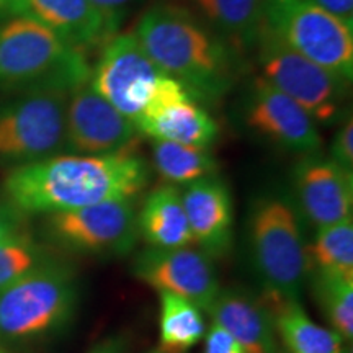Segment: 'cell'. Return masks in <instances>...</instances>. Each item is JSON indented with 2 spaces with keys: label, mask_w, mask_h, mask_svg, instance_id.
<instances>
[{
  "label": "cell",
  "mask_w": 353,
  "mask_h": 353,
  "mask_svg": "<svg viewBox=\"0 0 353 353\" xmlns=\"http://www.w3.org/2000/svg\"><path fill=\"white\" fill-rule=\"evenodd\" d=\"M151 167L126 148L101 156H57L13 167L3 180L7 203L20 214H52L114 200H136Z\"/></svg>",
  "instance_id": "6da1fadb"
},
{
  "label": "cell",
  "mask_w": 353,
  "mask_h": 353,
  "mask_svg": "<svg viewBox=\"0 0 353 353\" xmlns=\"http://www.w3.org/2000/svg\"><path fill=\"white\" fill-rule=\"evenodd\" d=\"M134 33L157 68L198 101L224 99L245 72L244 52L172 0L154 3Z\"/></svg>",
  "instance_id": "7a4b0ae2"
},
{
  "label": "cell",
  "mask_w": 353,
  "mask_h": 353,
  "mask_svg": "<svg viewBox=\"0 0 353 353\" xmlns=\"http://www.w3.org/2000/svg\"><path fill=\"white\" fill-rule=\"evenodd\" d=\"M304 223L286 193L265 192L250 203L247 257L263 293L301 299L312 268Z\"/></svg>",
  "instance_id": "3957f363"
},
{
  "label": "cell",
  "mask_w": 353,
  "mask_h": 353,
  "mask_svg": "<svg viewBox=\"0 0 353 353\" xmlns=\"http://www.w3.org/2000/svg\"><path fill=\"white\" fill-rule=\"evenodd\" d=\"M85 54L28 17L0 21V92H72L90 79Z\"/></svg>",
  "instance_id": "277c9868"
},
{
  "label": "cell",
  "mask_w": 353,
  "mask_h": 353,
  "mask_svg": "<svg viewBox=\"0 0 353 353\" xmlns=\"http://www.w3.org/2000/svg\"><path fill=\"white\" fill-rule=\"evenodd\" d=\"M81 290L68 265H44L0 290V341L33 342L68 327L76 316Z\"/></svg>",
  "instance_id": "5b68a950"
},
{
  "label": "cell",
  "mask_w": 353,
  "mask_h": 353,
  "mask_svg": "<svg viewBox=\"0 0 353 353\" xmlns=\"http://www.w3.org/2000/svg\"><path fill=\"white\" fill-rule=\"evenodd\" d=\"M263 26L293 51L352 83L353 28L311 0H267Z\"/></svg>",
  "instance_id": "8992f818"
},
{
  "label": "cell",
  "mask_w": 353,
  "mask_h": 353,
  "mask_svg": "<svg viewBox=\"0 0 353 353\" xmlns=\"http://www.w3.org/2000/svg\"><path fill=\"white\" fill-rule=\"evenodd\" d=\"M69 92L32 90L0 101V165L20 167L65 149Z\"/></svg>",
  "instance_id": "52a82bcc"
},
{
  "label": "cell",
  "mask_w": 353,
  "mask_h": 353,
  "mask_svg": "<svg viewBox=\"0 0 353 353\" xmlns=\"http://www.w3.org/2000/svg\"><path fill=\"white\" fill-rule=\"evenodd\" d=\"M255 51L265 81L306 110L316 125H332L345 114L350 82L293 51L265 26Z\"/></svg>",
  "instance_id": "ba28073f"
},
{
  "label": "cell",
  "mask_w": 353,
  "mask_h": 353,
  "mask_svg": "<svg viewBox=\"0 0 353 353\" xmlns=\"http://www.w3.org/2000/svg\"><path fill=\"white\" fill-rule=\"evenodd\" d=\"M52 244L88 257H125L139 241L134 200H114L44 218Z\"/></svg>",
  "instance_id": "9c48e42d"
},
{
  "label": "cell",
  "mask_w": 353,
  "mask_h": 353,
  "mask_svg": "<svg viewBox=\"0 0 353 353\" xmlns=\"http://www.w3.org/2000/svg\"><path fill=\"white\" fill-rule=\"evenodd\" d=\"M162 76L165 74L144 51L136 33L128 32L114 34L103 44L88 83L134 123Z\"/></svg>",
  "instance_id": "30bf717a"
},
{
  "label": "cell",
  "mask_w": 353,
  "mask_h": 353,
  "mask_svg": "<svg viewBox=\"0 0 353 353\" xmlns=\"http://www.w3.org/2000/svg\"><path fill=\"white\" fill-rule=\"evenodd\" d=\"M242 121L257 138L281 151L309 156L322 148L319 128L306 110L262 76L245 88Z\"/></svg>",
  "instance_id": "8fae6325"
},
{
  "label": "cell",
  "mask_w": 353,
  "mask_h": 353,
  "mask_svg": "<svg viewBox=\"0 0 353 353\" xmlns=\"http://www.w3.org/2000/svg\"><path fill=\"white\" fill-rule=\"evenodd\" d=\"M213 262L200 249L190 245L175 249L145 247L132 259L131 272L159 293L176 294L208 312L223 290Z\"/></svg>",
  "instance_id": "7c38bea8"
},
{
  "label": "cell",
  "mask_w": 353,
  "mask_h": 353,
  "mask_svg": "<svg viewBox=\"0 0 353 353\" xmlns=\"http://www.w3.org/2000/svg\"><path fill=\"white\" fill-rule=\"evenodd\" d=\"M138 132L154 141H170L211 148L219 138V125L208 110L174 77L162 76L143 113L134 121Z\"/></svg>",
  "instance_id": "4fadbf2b"
},
{
  "label": "cell",
  "mask_w": 353,
  "mask_h": 353,
  "mask_svg": "<svg viewBox=\"0 0 353 353\" xmlns=\"http://www.w3.org/2000/svg\"><path fill=\"white\" fill-rule=\"evenodd\" d=\"M138 130L88 82L69 94L65 107V149L83 156L113 154L132 145Z\"/></svg>",
  "instance_id": "5bb4252c"
},
{
  "label": "cell",
  "mask_w": 353,
  "mask_h": 353,
  "mask_svg": "<svg viewBox=\"0 0 353 353\" xmlns=\"http://www.w3.org/2000/svg\"><path fill=\"white\" fill-rule=\"evenodd\" d=\"M293 200L304 221L316 229L352 218L353 170L319 152L303 156L291 172Z\"/></svg>",
  "instance_id": "9a60e30c"
},
{
  "label": "cell",
  "mask_w": 353,
  "mask_h": 353,
  "mask_svg": "<svg viewBox=\"0 0 353 353\" xmlns=\"http://www.w3.org/2000/svg\"><path fill=\"white\" fill-rule=\"evenodd\" d=\"M182 201L193 244L213 260L226 257L234 242V205L228 183L218 175L196 180L183 190Z\"/></svg>",
  "instance_id": "2e32d148"
},
{
  "label": "cell",
  "mask_w": 353,
  "mask_h": 353,
  "mask_svg": "<svg viewBox=\"0 0 353 353\" xmlns=\"http://www.w3.org/2000/svg\"><path fill=\"white\" fill-rule=\"evenodd\" d=\"M13 17L37 20L82 54L114 37L92 0H19Z\"/></svg>",
  "instance_id": "e0dca14e"
},
{
  "label": "cell",
  "mask_w": 353,
  "mask_h": 353,
  "mask_svg": "<svg viewBox=\"0 0 353 353\" xmlns=\"http://www.w3.org/2000/svg\"><path fill=\"white\" fill-rule=\"evenodd\" d=\"M211 321L224 329L245 353H283L262 298L241 288L221 290L208 311Z\"/></svg>",
  "instance_id": "ac0fdd59"
},
{
  "label": "cell",
  "mask_w": 353,
  "mask_h": 353,
  "mask_svg": "<svg viewBox=\"0 0 353 353\" xmlns=\"http://www.w3.org/2000/svg\"><path fill=\"white\" fill-rule=\"evenodd\" d=\"M273 327L288 353H347L345 341L332 329L322 327L306 314L301 299L262 294Z\"/></svg>",
  "instance_id": "d6986e66"
},
{
  "label": "cell",
  "mask_w": 353,
  "mask_h": 353,
  "mask_svg": "<svg viewBox=\"0 0 353 353\" xmlns=\"http://www.w3.org/2000/svg\"><path fill=\"white\" fill-rule=\"evenodd\" d=\"M198 17L213 32L247 52L263 28L267 0H172Z\"/></svg>",
  "instance_id": "ffe728a7"
},
{
  "label": "cell",
  "mask_w": 353,
  "mask_h": 353,
  "mask_svg": "<svg viewBox=\"0 0 353 353\" xmlns=\"http://www.w3.org/2000/svg\"><path fill=\"white\" fill-rule=\"evenodd\" d=\"M138 232L148 247L175 249L193 244L182 192L175 185L152 190L138 211Z\"/></svg>",
  "instance_id": "44dd1931"
},
{
  "label": "cell",
  "mask_w": 353,
  "mask_h": 353,
  "mask_svg": "<svg viewBox=\"0 0 353 353\" xmlns=\"http://www.w3.org/2000/svg\"><path fill=\"white\" fill-rule=\"evenodd\" d=\"M159 350L161 353H185L206 335L203 311L188 299L172 293H159Z\"/></svg>",
  "instance_id": "7402d4cb"
},
{
  "label": "cell",
  "mask_w": 353,
  "mask_h": 353,
  "mask_svg": "<svg viewBox=\"0 0 353 353\" xmlns=\"http://www.w3.org/2000/svg\"><path fill=\"white\" fill-rule=\"evenodd\" d=\"M152 165L169 185H190L218 175L219 164L210 148H196L170 141H154Z\"/></svg>",
  "instance_id": "603a6c76"
},
{
  "label": "cell",
  "mask_w": 353,
  "mask_h": 353,
  "mask_svg": "<svg viewBox=\"0 0 353 353\" xmlns=\"http://www.w3.org/2000/svg\"><path fill=\"white\" fill-rule=\"evenodd\" d=\"M307 281L330 329L350 343L353 339V278L312 268Z\"/></svg>",
  "instance_id": "cb8c5ba5"
},
{
  "label": "cell",
  "mask_w": 353,
  "mask_h": 353,
  "mask_svg": "<svg viewBox=\"0 0 353 353\" xmlns=\"http://www.w3.org/2000/svg\"><path fill=\"white\" fill-rule=\"evenodd\" d=\"M309 257L312 268L353 278V219L317 228Z\"/></svg>",
  "instance_id": "d4e9b609"
},
{
  "label": "cell",
  "mask_w": 353,
  "mask_h": 353,
  "mask_svg": "<svg viewBox=\"0 0 353 353\" xmlns=\"http://www.w3.org/2000/svg\"><path fill=\"white\" fill-rule=\"evenodd\" d=\"M52 262L54 255L32 237L21 232L8 237L0 242V290Z\"/></svg>",
  "instance_id": "484cf974"
},
{
  "label": "cell",
  "mask_w": 353,
  "mask_h": 353,
  "mask_svg": "<svg viewBox=\"0 0 353 353\" xmlns=\"http://www.w3.org/2000/svg\"><path fill=\"white\" fill-rule=\"evenodd\" d=\"M144 2L145 0H92V3L101 13L103 20L107 21L110 32L113 34H117L123 21L132 12L138 10Z\"/></svg>",
  "instance_id": "4316f807"
},
{
  "label": "cell",
  "mask_w": 353,
  "mask_h": 353,
  "mask_svg": "<svg viewBox=\"0 0 353 353\" xmlns=\"http://www.w3.org/2000/svg\"><path fill=\"white\" fill-rule=\"evenodd\" d=\"M329 157L339 165L353 170V118L350 113L343 117L342 125L335 131Z\"/></svg>",
  "instance_id": "83f0119b"
},
{
  "label": "cell",
  "mask_w": 353,
  "mask_h": 353,
  "mask_svg": "<svg viewBox=\"0 0 353 353\" xmlns=\"http://www.w3.org/2000/svg\"><path fill=\"white\" fill-rule=\"evenodd\" d=\"M205 353H245V350L226 330L211 322L205 335Z\"/></svg>",
  "instance_id": "f1b7e54d"
},
{
  "label": "cell",
  "mask_w": 353,
  "mask_h": 353,
  "mask_svg": "<svg viewBox=\"0 0 353 353\" xmlns=\"http://www.w3.org/2000/svg\"><path fill=\"white\" fill-rule=\"evenodd\" d=\"M21 232V214L8 203L0 201V242Z\"/></svg>",
  "instance_id": "f546056e"
},
{
  "label": "cell",
  "mask_w": 353,
  "mask_h": 353,
  "mask_svg": "<svg viewBox=\"0 0 353 353\" xmlns=\"http://www.w3.org/2000/svg\"><path fill=\"white\" fill-rule=\"evenodd\" d=\"M311 2L353 28V0H311Z\"/></svg>",
  "instance_id": "4dcf8cb0"
},
{
  "label": "cell",
  "mask_w": 353,
  "mask_h": 353,
  "mask_svg": "<svg viewBox=\"0 0 353 353\" xmlns=\"http://www.w3.org/2000/svg\"><path fill=\"white\" fill-rule=\"evenodd\" d=\"M90 353H123V347L120 341H114V339H108V341L99 343L92 348Z\"/></svg>",
  "instance_id": "1f68e13d"
},
{
  "label": "cell",
  "mask_w": 353,
  "mask_h": 353,
  "mask_svg": "<svg viewBox=\"0 0 353 353\" xmlns=\"http://www.w3.org/2000/svg\"><path fill=\"white\" fill-rule=\"evenodd\" d=\"M19 0H0V21L12 19Z\"/></svg>",
  "instance_id": "d6a6232c"
},
{
  "label": "cell",
  "mask_w": 353,
  "mask_h": 353,
  "mask_svg": "<svg viewBox=\"0 0 353 353\" xmlns=\"http://www.w3.org/2000/svg\"><path fill=\"white\" fill-rule=\"evenodd\" d=\"M0 350H2V341H0Z\"/></svg>",
  "instance_id": "836d02e7"
},
{
  "label": "cell",
  "mask_w": 353,
  "mask_h": 353,
  "mask_svg": "<svg viewBox=\"0 0 353 353\" xmlns=\"http://www.w3.org/2000/svg\"><path fill=\"white\" fill-rule=\"evenodd\" d=\"M152 353H161V352H152Z\"/></svg>",
  "instance_id": "e575fe53"
},
{
  "label": "cell",
  "mask_w": 353,
  "mask_h": 353,
  "mask_svg": "<svg viewBox=\"0 0 353 353\" xmlns=\"http://www.w3.org/2000/svg\"><path fill=\"white\" fill-rule=\"evenodd\" d=\"M0 353H6V352H2V350H0Z\"/></svg>",
  "instance_id": "d590c367"
},
{
  "label": "cell",
  "mask_w": 353,
  "mask_h": 353,
  "mask_svg": "<svg viewBox=\"0 0 353 353\" xmlns=\"http://www.w3.org/2000/svg\"><path fill=\"white\" fill-rule=\"evenodd\" d=\"M283 353H288V352H283Z\"/></svg>",
  "instance_id": "8d00e7d4"
}]
</instances>
